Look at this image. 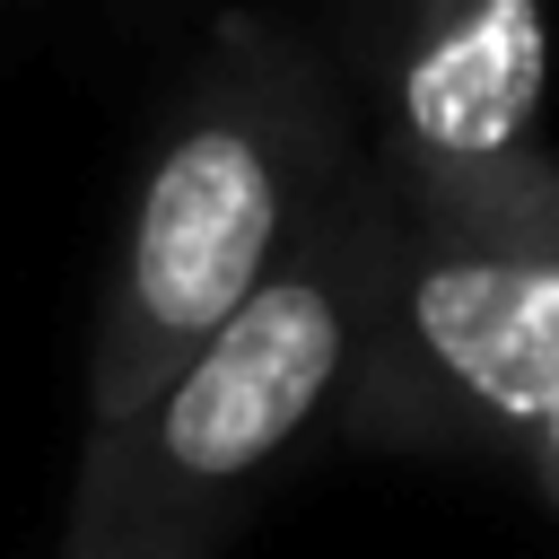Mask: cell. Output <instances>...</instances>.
<instances>
[{
    "instance_id": "obj_1",
    "label": "cell",
    "mask_w": 559,
    "mask_h": 559,
    "mask_svg": "<svg viewBox=\"0 0 559 559\" xmlns=\"http://www.w3.org/2000/svg\"><path fill=\"white\" fill-rule=\"evenodd\" d=\"M402 218L376 148L297 227L271 280L105 437L79 445L61 559H218L271 472L332 428L384 332Z\"/></svg>"
},
{
    "instance_id": "obj_5",
    "label": "cell",
    "mask_w": 559,
    "mask_h": 559,
    "mask_svg": "<svg viewBox=\"0 0 559 559\" xmlns=\"http://www.w3.org/2000/svg\"><path fill=\"white\" fill-rule=\"evenodd\" d=\"M524 472H533V489L559 507V411H550V419H542V437L524 445Z\"/></svg>"
},
{
    "instance_id": "obj_4",
    "label": "cell",
    "mask_w": 559,
    "mask_h": 559,
    "mask_svg": "<svg viewBox=\"0 0 559 559\" xmlns=\"http://www.w3.org/2000/svg\"><path fill=\"white\" fill-rule=\"evenodd\" d=\"M349 9H358V35L384 52V44H402V35L437 26V17H463V9H480V0H349Z\"/></svg>"
},
{
    "instance_id": "obj_3",
    "label": "cell",
    "mask_w": 559,
    "mask_h": 559,
    "mask_svg": "<svg viewBox=\"0 0 559 559\" xmlns=\"http://www.w3.org/2000/svg\"><path fill=\"white\" fill-rule=\"evenodd\" d=\"M402 271L332 428L367 454L515 463L559 411V157L542 140L376 157Z\"/></svg>"
},
{
    "instance_id": "obj_2",
    "label": "cell",
    "mask_w": 559,
    "mask_h": 559,
    "mask_svg": "<svg viewBox=\"0 0 559 559\" xmlns=\"http://www.w3.org/2000/svg\"><path fill=\"white\" fill-rule=\"evenodd\" d=\"M341 70L262 9H218L157 157L131 192L122 245L87 323V437L122 428L297 245V227L358 166Z\"/></svg>"
}]
</instances>
